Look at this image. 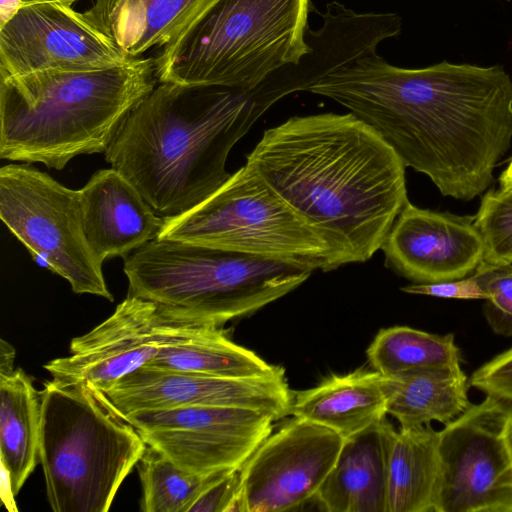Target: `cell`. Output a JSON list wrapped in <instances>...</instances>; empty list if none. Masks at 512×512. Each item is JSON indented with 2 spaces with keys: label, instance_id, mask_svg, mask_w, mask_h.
<instances>
[{
  "label": "cell",
  "instance_id": "cell-6",
  "mask_svg": "<svg viewBox=\"0 0 512 512\" xmlns=\"http://www.w3.org/2000/svg\"><path fill=\"white\" fill-rule=\"evenodd\" d=\"M128 295L199 326L222 327L303 284L310 268L186 241L154 239L124 259Z\"/></svg>",
  "mask_w": 512,
  "mask_h": 512
},
{
  "label": "cell",
  "instance_id": "cell-24",
  "mask_svg": "<svg viewBox=\"0 0 512 512\" xmlns=\"http://www.w3.org/2000/svg\"><path fill=\"white\" fill-rule=\"evenodd\" d=\"M387 414L400 428L447 424L470 405L469 380L461 367L428 368L388 376Z\"/></svg>",
  "mask_w": 512,
  "mask_h": 512
},
{
  "label": "cell",
  "instance_id": "cell-23",
  "mask_svg": "<svg viewBox=\"0 0 512 512\" xmlns=\"http://www.w3.org/2000/svg\"><path fill=\"white\" fill-rule=\"evenodd\" d=\"M439 431L431 424L395 430L388 457L386 512H437Z\"/></svg>",
  "mask_w": 512,
  "mask_h": 512
},
{
  "label": "cell",
  "instance_id": "cell-20",
  "mask_svg": "<svg viewBox=\"0 0 512 512\" xmlns=\"http://www.w3.org/2000/svg\"><path fill=\"white\" fill-rule=\"evenodd\" d=\"M388 381L375 370L333 374L293 394L290 415L331 429L346 440L385 419Z\"/></svg>",
  "mask_w": 512,
  "mask_h": 512
},
{
  "label": "cell",
  "instance_id": "cell-17",
  "mask_svg": "<svg viewBox=\"0 0 512 512\" xmlns=\"http://www.w3.org/2000/svg\"><path fill=\"white\" fill-rule=\"evenodd\" d=\"M326 8L321 28L307 29L311 51L246 94L262 115L281 98L308 91L343 66L376 53L380 42L401 32V18L395 13H357L336 1Z\"/></svg>",
  "mask_w": 512,
  "mask_h": 512
},
{
  "label": "cell",
  "instance_id": "cell-2",
  "mask_svg": "<svg viewBox=\"0 0 512 512\" xmlns=\"http://www.w3.org/2000/svg\"><path fill=\"white\" fill-rule=\"evenodd\" d=\"M246 164L346 264L365 262L380 250L409 201L406 166L351 112L291 117L265 130Z\"/></svg>",
  "mask_w": 512,
  "mask_h": 512
},
{
  "label": "cell",
  "instance_id": "cell-18",
  "mask_svg": "<svg viewBox=\"0 0 512 512\" xmlns=\"http://www.w3.org/2000/svg\"><path fill=\"white\" fill-rule=\"evenodd\" d=\"M86 239L97 258L125 259L156 239L165 218L116 169L95 172L79 190Z\"/></svg>",
  "mask_w": 512,
  "mask_h": 512
},
{
  "label": "cell",
  "instance_id": "cell-9",
  "mask_svg": "<svg viewBox=\"0 0 512 512\" xmlns=\"http://www.w3.org/2000/svg\"><path fill=\"white\" fill-rule=\"evenodd\" d=\"M0 218L14 236L76 294L113 301L102 264L83 229L80 191L29 164L0 169Z\"/></svg>",
  "mask_w": 512,
  "mask_h": 512
},
{
  "label": "cell",
  "instance_id": "cell-16",
  "mask_svg": "<svg viewBox=\"0 0 512 512\" xmlns=\"http://www.w3.org/2000/svg\"><path fill=\"white\" fill-rule=\"evenodd\" d=\"M474 220L475 215L422 209L408 201L381 246L385 265L415 283L465 278L484 259Z\"/></svg>",
  "mask_w": 512,
  "mask_h": 512
},
{
  "label": "cell",
  "instance_id": "cell-29",
  "mask_svg": "<svg viewBox=\"0 0 512 512\" xmlns=\"http://www.w3.org/2000/svg\"><path fill=\"white\" fill-rule=\"evenodd\" d=\"M474 275L488 296L484 308L487 323L495 333L512 336V264L482 261Z\"/></svg>",
  "mask_w": 512,
  "mask_h": 512
},
{
  "label": "cell",
  "instance_id": "cell-32",
  "mask_svg": "<svg viewBox=\"0 0 512 512\" xmlns=\"http://www.w3.org/2000/svg\"><path fill=\"white\" fill-rule=\"evenodd\" d=\"M401 290L409 294L427 295L447 299L487 300L488 298L475 275L468 278L437 283H415L404 286Z\"/></svg>",
  "mask_w": 512,
  "mask_h": 512
},
{
  "label": "cell",
  "instance_id": "cell-34",
  "mask_svg": "<svg viewBox=\"0 0 512 512\" xmlns=\"http://www.w3.org/2000/svg\"><path fill=\"white\" fill-rule=\"evenodd\" d=\"M21 6V0H0V25L8 21Z\"/></svg>",
  "mask_w": 512,
  "mask_h": 512
},
{
  "label": "cell",
  "instance_id": "cell-12",
  "mask_svg": "<svg viewBox=\"0 0 512 512\" xmlns=\"http://www.w3.org/2000/svg\"><path fill=\"white\" fill-rule=\"evenodd\" d=\"M207 326L168 315L156 303L132 296L91 331L71 340L70 355L44 365L52 378L85 382L105 391L149 364L166 345L187 339Z\"/></svg>",
  "mask_w": 512,
  "mask_h": 512
},
{
  "label": "cell",
  "instance_id": "cell-15",
  "mask_svg": "<svg viewBox=\"0 0 512 512\" xmlns=\"http://www.w3.org/2000/svg\"><path fill=\"white\" fill-rule=\"evenodd\" d=\"M102 392L122 414L191 406L242 407L265 411L276 421L290 415L293 399L285 374L228 378L149 366Z\"/></svg>",
  "mask_w": 512,
  "mask_h": 512
},
{
  "label": "cell",
  "instance_id": "cell-19",
  "mask_svg": "<svg viewBox=\"0 0 512 512\" xmlns=\"http://www.w3.org/2000/svg\"><path fill=\"white\" fill-rule=\"evenodd\" d=\"M395 428L385 419L344 440L314 499L329 512H386L388 457Z\"/></svg>",
  "mask_w": 512,
  "mask_h": 512
},
{
  "label": "cell",
  "instance_id": "cell-1",
  "mask_svg": "<svg viewBox=\"0 0 512 512\" xmlns=\"http://www.w3.org/2000/svg\"><path fill=\"white\" fill-rule=\"evenodd\" d=\"M347 108L425 174L443 196L469 201L493 182L512 142V78L501 65L393 66L364 56L310 87Z\"/></svg>",
  "mask_w": 512,
  "mask_h": 512
},
{
  "label": "cell",
  "instance_id": "cell-22",
  "mask_svg": "<svg viewBox=\"0 0 512 512\" xmlns=\"http://www.w3.org/2000/svg\"><path fill=\"white\" fill-rule=\"evenodd\" d=\"M206 0H95L83 14L131 58L169 44Z\"/></svg>",
  "mask_w": 512,
  "mask_h": 512
},
{
  "label": "cell",
  "instance_id": "cell-31",
  "mask_svg": "<svg viewBox=\"0 0 512 512\" xmlns=\"http://www.w3.org/2000/svg\"><path fill=\"white\" fill-rule=\"evenodd\" d=\"M240 468L221 473L194 502L189 512H236Z\"/></svg>",
  "mask_w": 512,
  "mask_h": 512
},
{
  "label": "cell",
  "instance_id": "cell-3",
  "mask_svg": "<svg viewBox=\"0 0 512 512\" xmlns=\"http://www.w3.org/2000/svg\"><path fill=\"white\" fill-rule=\"evenodd\" d=\"M261 116L242 91L160 82L128 113L105 160L157 215L177 217L230 178L229 152Z\"/></svg>",
  "mask_w": 512,
  "mask_h": 512
},
{
  "label": "cell",
  "instance_id": "cell-4",
  "mask_svg": "<svg viewBox=\"0 0 512 512\" xmlns=\"http://www.w3.org/2000/svg\"><path fill=\"white\" fill-rule=\"evenodd\" d=\"M157 81L152 58L0 77V158L61 170L78 155L105 153Z\"/></svg>",
  "mask_w": 512,
  "mask_h": 512
},
{
  "label": "cell",
  "instance_id": "cell-8",
  "mask_svg": "<svg viewBox=\"0 0 512 512\" xmlns=\"http://www.w3.org/2000/svg\"><path fill=\"white\" fill-rule=\"evenodd\" d=\"M158 239L203 244L324 272L346 264L328 240L245 164L192 210L165 218Z\"/></svg>",
  "mask_w": 512,
  "mask_h": 512
},
{
  "label": "cell",
  "instance_id": "cell-14",
  "mask_svg": "<svg viewBox=\"0 0 512 512\" xmlns=\"http://www.w3.org/2000/svg\"><path fill=\"white\" fill-rule=\"evenodd\" d=\"M133 59L65 4L22 5L0 25V77L102 70Z\"/></svg>",
  "mask_w": 512,
  "mask_h": 512
},
{
  "label": "cell",
  "instance_id": "cell-21",
  "mask_svg": "<svg viewBox=\"0 0 512 512\" xmlns=\"http://www.w3.org/2000/svg\"><path fill=\"white\" fill-rule=\"evenodd\" d=\"M41 398L21 368L0 374V457L2 498L15 510L14 498L39 463Z\"/></svg>",
  "mask_w": 512,
  "mask_h": 512
},
{
  "label": "cell",
  "instance_id": "cell-11",
  "mask_svg": "<svg viewBox=\"0 0 512 512\" xmlns=\"http://www.w3.org/2000/svg\"><path fill=\"white\" fill-rule=\"evenodd\" d=\"M122 416L146 445L180 468L203 475L241 467L276 421L265 411L218 406L137 410Z\"/></svg>",
  "mask_w": 512,
  "mask_h": 512
},
{
  "label": "cell",
  "instance_id": "cell-10",
  "mask_svg": "<svg viewBox=\"0 0 512 512\" xmlns=\"http://www.w3.org/2000/svg\"><path fill=\"white\" fill-rule=\"evenodd\" d=\"M512 405L486 395L439 431L437 512H512Z\"/></svg>",
  "mask_w": 512,
  "mask_h": 512
},
{
  "label": "cell",
  "instance_id": "cell-35",
  "mask_svg": "<svg viewBox=\"0 0 512 512\" xmlns=\"http://www.w3.org/2000/svg\"><path fill=\"white\" fill-rule=\"evenodd\" d=\"M499 182L500 189L512 190V159L507 168L502 172Z\"/></svg>",
  "mask_w": 512,
  "mask_h": 512
},
{
  "label": "cell",
  "instance_id": "cell-13",
  "mask_svg": "<svg viewBox=\"0 0 512 512\" xmlns=\"http://www.w3.org/2000/svg\"><path fill=\"white\" fill-rule=\"evenodd\" d=\"M343 442L333 430L293 417L241 466L236 512L287 511L315 498Z\"/></svg>",
  "mask_w": 512,
  "mask_h": 512
},
{
  "label": "cell",
  "instance_id": "cell-26",
  "mask_svg": "<svg viewBox=\"0 0 512 512\" xmlns=\"http://www.w3.org/2000/svg\"><path fill=\"white\" fill-rule=\"evenodd\" d=\"M366 355L371 368L386 376L417 369L461 367L453 334H431L408 326L381 329Z\"/></svg>",
  "mask_w": 512,
  "mask_h": 512
},
{
  "label": "cell",
  "instance_id": "cell-30",
  "mask_svg": "<svg viewBox=\"0 0 512 512\" xmlns=\"http://www.w3.org/2000/svg\"><path fill=\"white\" fill-rule=\"evenodd\" d=\"M469 386L512 405V347L475 370Z\"/></svg>",
  "mask_w": 512,
  "mask_h": 512
},
{
  "label": "cell",
  "instance_id": "cell-27",
  "mask_svg": "<svg viewBox=\"0 0 512 512\" xmlns=\"http://www.w3.org/2000/svg\"><path fill=\"white\" fill-rule=\"evenodd\" d=\"M136 466L142 486V512H189L208 485L228 470L192 473L148 445Z\"/></svg>",
  "mask_w": 512,
  "mask_h": 512
},
{
  "label": "cell",
  "instance_id": "cell-37",
  "mask_svg": "<svg viewBox=\"0 0 512 512\" xmlns=\"http://www.w3.org/2000/svg\"><path fill=\"white\" fill-rule=\"evenodd\" d=\"M506 436H507V440H508L509 446L512 451V413H511V415L507 421V424H506Z\"/></svg>",
  "mask_w": 512,
  "mask_h": 512
},
{
  "label": "cell",
  "instance_id": "cell-7",
  "mask_svg": "<svg viewBox=\"0 0 512 512\" xmlns=\"http://www.w3.org/2000/svg\"><path fill=\"white\" fill-rule=\"evenodd\" d=\"M39 463L54 512H107L146 450L106 395L52 378L40 391Z\"/></svg>",
  "mask_w": 512,
  "mask_h": 512
},
{
  "label": "cell",
  "instance_id": "cell-5",
  "mask_svg": "<svg viewBox=\"0 0 512 512\" xmlns=\"http://www.w3.org/2000/svg\"><path fill=\"white\" fill-rule=\"evenodd\" d=\"M311 0H206L154 59L159 82L245 94L311 51Z\"/></svg>",
  "mask_w": 512,
  "mask_h": 512
},
{
  "label": "cell",
  "instance_id": "cell-36",
  "mask_svg": "<svg viewBox=\"0 0 512 512\" xmlns=\"http://www.w3.org/2000/svg\"><path fill=\"white\" fill-rule=\"evenodd\" d=\"M78 0H21L22 5H30L37 3H61L68 6H71L74 2Z\"/></svg>",
  "mask_w": 512,
  "mask_h": 512
},
{
  "label": "cell",
  "instance_id": "cell-33",
  "mask_svg": "<svg viewBox=\"0 0 512 512\" xmlns=\"http://www.w3.org/2000/svg\"><path fill=\"white\" fill-rule=\"evenodd\" d=\"M15 349L4 339L0 344V374H9L14 371Z\"/></svg>",
  "mask_w": 512,
  "mask_h": 512
},
{
  "label": "cell",
  "instance_id": "cell-25",
  "mask_svg": "<svg viewBox=\"0 0 512 512\" xmlns=\"http://www.w3.org/2000/svg\"><path fill=\"white\" fill-rule=\"evenodd\" d=\"M146 366L228 378L285 374L282 367L233 342L221 327H203L187 339L164 346Z\"/></svg>",
  "mask_w": 512,
  "mask_h": 512
},
{
  "label": "cell",
  "instance_id": "cell-28",
  "mask_svg": "<svg viewBox=\"0 0 512 512\" xmlns=\"http://www.w3.org/2000/svg\"><path fill=\"white\" fill-rule=\"evenodd\" d=\"M474 224L485 247L483 261L512 264V190H490L482 200Z\"/></svg>",
  "mask_w": 512,
  "mask_h": 512
}]
</instances>
